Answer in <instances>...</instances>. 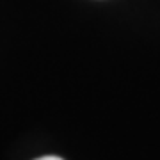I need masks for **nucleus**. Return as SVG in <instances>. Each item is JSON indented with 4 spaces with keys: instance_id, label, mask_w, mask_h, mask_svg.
Here are the masks:
<instances>
[{
    "instance_id": "nucleus-1",
    "label": "nucleus",
    "mask_w": 160,
    "mask_h": 160,
    "mask_svg": "<svg viewBox=\"0 0 160 160\" xmlns=\"http://www.w3.org/2000/svg\"><path fill=\"white\" fill-rule=\"evenodd\" d=\"M38 160H62L61 157H53V155H48V157H41V158Z\"/></svg>"
}]
</instances>
